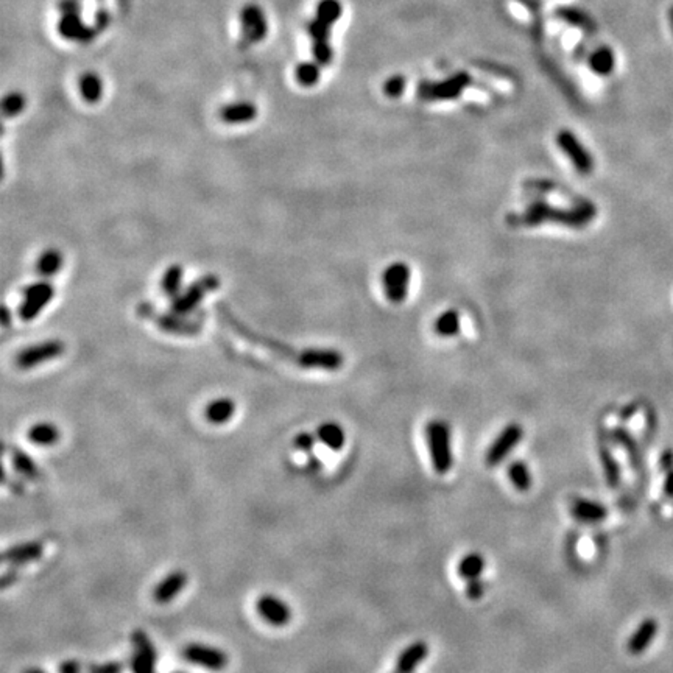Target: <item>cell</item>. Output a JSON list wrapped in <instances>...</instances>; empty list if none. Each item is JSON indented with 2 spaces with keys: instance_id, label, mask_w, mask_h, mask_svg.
Returning <instances> with one entry per match:
<instances>
[{
  "instance_id": "7402d4cb",
  "label": "cell",
  "mask_w": 673,
  "mask_h": 673,
  "mask_svg": "<svg viewBox=\"0 0 673 673\" xmlns=\"http://www.w3.org/2000/svg\"><path fill=\"white\" fill-rule=\"evenodd\" d=\"M658 633V624L655 619H646L639 625V628L633 633L632 638L628 641V651L632 655H641L648 648V646L653 642L655 636Z\"/></svg>"
},
{
  "instance_id": "74e56055",
  "label": "cell",
  "mask_w": 673,
  "mask_h": 673,
  "mask_svg": "<svg viewBox=\"0 0 673 673\" xmlns=\"http://www.w3.org/2000/svg\"><path fill=\"white\" fill-rule=\"evenodd\" d=\"M27 105V100L20 92H10L6 94L2 100V111L5 117H16L24 111Z\"/></svg>"
},
{
  "instance_id": "603a6c76",
  "label": "cell",
  "mask_w": 673,
  "mask_h": 673,
  "mask_svg": "<svg viewBox=\"0 0 673 673\" xmlns=\"http://www.w3.org/2000/svg\"><path fill=\"white\" fill-rule=\"evenodd\" d=\"M589 68L600 77L610 75L616 68V56H614L613 49L606 46L597 47L589 56Z\"/></svg>"
},
{
  "instance_id": "b9f144b4",
  "label": "cell",
  "mask_w": 673,
  "mask_h": 673,
  "mask_svg": "<svg viewBox=\"0 0 673 673\" xmlns=\"http://www.w3.org/2000/svg\"><path fill=\"white\" fill-rule=\"evenodd\" d=\"M88 672L89 673H122L124 672V664L117 661L105 662V664H89Z\"/></svg>"
},
{
  "instance_id": "5bb4252c",
  "label": "cell",
  "mask_w": 673,
  "mask_h": 673,
  "mask_svg": "<svg viewBox=\"0 0 673 673\" xmlns=\"http://www.w3.org/2000/svg\"><path fill=\"white\" fill-rule=\"evenodd\" d=\"M58 33H60L64 39L77 41V42H91L96 34L98 33L97 27L86 25L82 16H79V10L63 13V16L58 23Z\"/></svg>"
},
{
  "instance_id": "52a82bcc",
  "label": "cell",
  "mask_w": 673,
  "mask_h": 673,
  "mask_svg": "<svg viewBox=\"0 0 673 673\" xmlns=\"http://www.w3.org/2000/svg\"><path fill=\"white\" fill-rule=\"evenodd\" d=\"M410 267L405 262H393L382 271V287L388 301L401 304L407 298L410 284Z\"/></svg>"
},
{
  "instance_id": "7dc6e473",
  "label": "cell",
  "mask_w": 673,
  "mask_h": 673,
  "mask_svg": "<svg viewBox=\"0 0 673 673\" xmlns=\"http://www.w3.org/2000/svg\"><path fill=\"white\" fill-rule=\"evenodd\" d=\"M14 580H16V572H14V570H8V572H5L4 577H2V588H8L10 583H13Z\"/></svg>"
},
{
  "instance_id": "9a60e30c",
  "label": "cell",
  "mask_w": 673,
  "mask_h": 673,
  "mask_svg": "<svg viewBox=\"0 0 673 673\" xmlns=\"http://www.w3.org/2000/svg\"><path fill=\"white\" fill-rule=\"evenodd\" d=\"M343 361H345V357L340 351L306 348L302 350L300 366L315 368V370H326V371H337L343 366Z\"/></svg>"
},
{
  "instance_id": "4dcf8cb0",
  "label": "cell",
  "mask_w": 673,
  "mask_h": 673,
  "mask_svg": "<svg viewBox=\"0 0 673 673\" xmlns=\"http://www.w3.org/2000/svg\"><path fill=\"white\" fill-rule=\"evenodd\" d=\"M28 440L39 446H52L60 440V430L50 423H39L28 430Z\"/></svg>"
},
{
  "instance_id": "d6a6232c",
  "label": "cell",
  "mask_w": 673,
  "mask_h": 673,
  "mask_svg": "<svg viewBox=\"0 0 673 673\" xmlns=\"http://www.w3.org/2000/svg\"><path fill=\"white\" fill-rule=\"evenodd\" d=\"M11 460H13V466L16 471L24 475L28 480H36L39 477V469L34 465L33 459L28 455L27 452L20 451V449L14 447V451L11 452Z\"/></svg>"
},
{
  "instance_id": "30bf717a",
  "label": "cell",
  "mask_w": 673,
  "mask_h": 673,
  "mask_svg": "<svg viewBox=\"0 0 673 673\" xmlns=\"http://www.w3.org/2000/svg\"><path fill=\"white\" fill-rule=\"evenodd\" d=\"M556 143H558L563 153L570 159V162H572L578 173L588 175V173H591L592 169H594V158H592L588 148L578 141V137L572 132L561 129V132L556 134Z\"/></svg>"
},
{
  "instance_id": "bcb514c9",
  "label": "cell",
  "mask_w": 673,
  "mask_h": 673,
  "mask_svg": "<svg viewBox=\"0 0 673 673\" xmlns=\"http://www.w3.org/2000/svg\"><path fill=\"white\" fill-rule=\"evenodd\" d=\"M664 493L667 496H673V469H670L667 477L664 482Z\"/></svg>"
},
{
  "instance_id": "f35d334b",
  "label": "cell",
  "mask_w": 673,
  "mask_h": 673,
  "mask_svg": "<svg viewBox=\"0 0 673 673\" xmlns=\"http://www.w3.org/2000/svg\"><path fill=\"white\" fill-rule=\"evenodd\" d=\"M155 664H156V661H153L148 656H143L141 653H137V651H134V655L132 658L133 673H156L155 672Z\"/></svg>"
},
{
  "instance_id": "d6986e66",
  "label": "cell",
  "mask_w": 673,
  "mask_h": 673,
  "mask_svg": "<svg viewBox=\"0 0 673 673\" xmlns=\"http://www.w3.org/2000/svg\"><path fill=\"white\" fill-rule=\"evenodd\" d=\"M570 515H572L580 523H600L608 516L606 506L598 502L588 501V499L577 497L570 505Z\"/></svg>"
},
{
  "instance_id": "8d00e7d4",
  "label": "cell",
  "mask_w": 673,
  "mask_h": 673,
  "mask_svg": "<svg viewBox=\"0 0 673 673\" xmlns=\"http://www.w3.org/2000/svg\"><path fill=\"white\" fill-rule=\"evenodd\" d=\"M343 6L338 0H320L316 5V16L331 24H335L342 18Z\"/></svg>"
},
{
  "instance_id": "ffe728a7",
  "label": "cell",
  "mask_w": 673,
  "mask_h": 673,
  "mask_svg": "<svg viewBox=\"0 0 673 673\" xmlns=\"http://www.w3.org/2000/svg\"><path fill=\"white\" fill-rule=\"evenodd\" d=\"M427 655H429V647L425 642H414L405 648L402 653L397 656L396 672L397 673H414L415 669L421 664Z\"/></svg>"
},
{
  "instance_id": "1f68e13d",
  "label": "cell",
  "mask_w": 673,
  "mask_h": 673,
  "mask_svg": "<svg viewBox=\"0 0 673 673\" xmlns=\"http://www.w3.org/2000/svg\"><path fill=\"white\" fill-rule=\"evenodd\" d=\"M485 569V560L480 553H469L466 556H463L461 561L459 563L457 572L461 578L465 580H474V578H480L482 572Z\"/></svg>"
},
{
  "instance_id": "816d5d0a",
  "label": "cell",
  "mask_w": 673,
  "mask_h": 673,
  "mask_svg": "<svg viewBox=\"0 0 673 673\" xmlns=\"http://www.w3.org/2000/svg\"><path fill=\"white\" fill-rule=\"evenodd\" d=\"M177 673H183V672H177Z\"/></svg>"
},
{
  "instance_id": "5b68a950",
  "label": "cell",
  "mask_w": 673,
  "mask_h": 673,
  "mask_svg": "<svg viewBox=\"0 0 673 673\" xmlns=\"http://www.w3.org/2000/svg\"><path fill=\"white\" fill-rule=\"evenodd\" d=\"M469 84H471V77H469V74H466V72H459V74L452 75L451 78H446L443 82L421 83L418 88V96L419 98L427 101L452 100L457 98Z\"/></svg>"
},
{
  "instance_id": "7bdbcfd3",
  "label": "cell",
  "mask_w": 673,
  "mask_h": 673,
  "mask_svg": "<svg viewBox=\"0 0 673 673\" xmlns=\"http://www.w3.org/2000/svg\"><path fill=\"white\" fill-rule=\"evenodd\" d=\"M485 592V583L480 580V578H474V580H469L466 586V596L471 600H479Z\"/></svg>"
},
{
  "instance_id": "277c9868",
  "label": "cell",
  "mask_w": 673,
  "mask_h": 673,
  "mask_svg": "<svg viewBox=\"0 0 673 673\" xmlns=\"http://www.w3.org/2000/svg\"><path fill=\"white\" fill-rule=\"evenodd\" d=\"M55 286L49 279L42 278L24 288V300L19 306V316L24 321H32L38 316L47 304L53 300Z\"/></svg>"
},
{
  "instance_id": "4fadbf2b",
  "label": "cell",
  "mask_w": 673,
  "mask_h": 673,
  "mask_svg": "<svg viewBox=\"0 0 673 673\" xmlns=\"http://www.w3.org/2000/svg\"><path fill=\"white\" fill-rule=\"evenodd\" d=\"M183 658L191 664L201 665L209 670H222L228 664V656L223 651L203 646V643H189L183 650Z\"/></svg>"
},
{
  "instance_id": "2e32d148",
  "label": "cell",
  "mask_w": 673,
  "mask_h": 673,
  "mask_svg": "<svg viewBox=\"0 0 673 673\" xmlns=\"http://www.w3.org/2000/svg\"><path fill=\"white\" fill-rule=\"evenodd\" d=\"M256 610L260 617H264L270 625H274V627H284L292 619L290 606L271 594H265L262 597H259L256 603Z\"/></svg>"
},
{
  "instance_id": "c3c4849f",
  "label": "cell",
  "mask_w": 673,
  "mask_h": 673,
  "mask_svg": "<svg viewBox=\"0 0 673 673\" xmlns=\"http://www.w3.org/2000/svg\"><path fill=\"white\" fill-rule=\"evenodd\" d=\"M2 324L5 326V328L10 324V310L6 306H4L2 309Z\"/></svg>"
},
{
  "instance_id": "d590c367",
  "label": "cell",
  "mask_w": 673,
  "mask_h": 673,
  "mask_svg": "<svg viewBox=\"0 0 673 673\" xmlns=\"http://www.w3.org/2000/svg\"><path fill=\"white\" fill-rule=\"evenodd\" d=\"M600 460H602L603 473H605L608 485H610V488H617L620 483V468L617 465L616 459L613 457L611 452H608L606 449H603V451L600 452Z\"/></svg>"
},
{
  "instance_id": "836d02e7",
  "label": "cell",
  "mask_w": 673,
  "mask_h": 673,
  "mask_svg": "<svg viewBox=\"0 0 673 673\" xmlns=\"http://www.w3.org/2000/svg\"><path fill=\"white\" fill-rule=\"evenodd\" d=\"M508 479L511 480L513 485H515V488H516L518 491H523V493H525V491H528V489H530V487H532L530 469H528V466L525 465V463L520 461V460H516V461L510 463V466H508Z\"/></svg>"
},
{
  "instance_id": "8fae6325",
  "label": "cell",
  "mask_w": 673,
  "mask_h": 673,
  "mask_svg": "<svg viewBox=\"0 0 673 673\" xmlns=\"http://www.w3.org/2000/svg\"><path fill=\"white\" fill-rule=\"evenodd\" d=\"M334 24L328 23L321 18H315L310 20L307 30L312 39V53L315 61L320 66H329L332 61V47H331V28Z\"/></svg>"
},
{
  "instance_id": "ba28073f",
  "label": "cell",
  "mask_w": 673,
  "mask_h": 673,
  "mask_svg": "<svg viewBox=\"0 0 673 673\" xmlns=\"http://www.w3.org/2000/svg\"><path fill=\"white\" fill-rule=\"evenodd\" d=\"M66 352V343L61 340H46L20 351L16 356V365L23 370H30L49 360L61 357Z\"/></svg>"
},
{
  "instance_id": "ee69618b",
  "label": "cell",
  "mask_w": 673,
  "mask_h": 673,
  "mask_svg": "<svg viewBox=\"0 0 673 673\" xmlns=\"http://www.w3.org/2000/svg\"><path fill=\"white\" fill-rule=\"evenodd\" d=\"M60 673H79V664L78 661H66L60 665Z\"/></svg>"
},
{
  "instance_id": "ab89813d",
  "label": "cell",
  "mask_w": 673,
  "mask_h": 673,
  "mask_svg": "<svg viewBox=\"0 0 673 673\" xmlns=\"http://www.w3.org/2000/svg\"><path fill=\"white\" fill-rule=\"evenodd\" d=\"M404 91H405V78L402 75L390 77L387 82L383 83V92H385V96L392 98L402 96Z\"/></svg>"
},
{
  "instance_id": "9c48e42d",
  "label": "cell",
  "mask_w": 673,
  "mask_h": 673,
  "mask_svg": "<svg viewBox=\"0 0 673 673\" xmlns=\"http://www.w3.org/2000/svg\"><path fill=\"white\" fill-rule=\"evenodd\" d=\"M137 312H139L141 316L148 318V320L155 321L158 324V328L164 329L165 332H170V334H178V335H193L200 332L201 326L195 321L186 320L183 315H178L175 312L172 314H156V310L153 306H148V304H141L137 307Z\"/></svg>"
},
{
  "instance_id": "d4e9b609",
  "label": "cell",
  "mask_w": 673,
  "mask_h": 673,
  "mask_svg": "<svg viewBox=\"0 0 673 673\" xmlns=\"http://www.w3.org/2000/svg\"><path fill=\"white\" fill-rule=\"evenodd\" d=\"M345 437L343 427L334 421L323 423L316 430V438L332 451H340L345 446Z\"/></svg>"
},
{
  "instance_id": "484cf974",
  "label": "cell",
  "mask_w": 673,
  "mask_h": 673,
  "mask_svg": "<svg viewBox=\"0 0 673 673\" xmlns=\"http://www.w3.org/2000/svg\"><path fill=\"white\" fill-rule=\"evenodd\" d=\"M555 16L561 19L563 23L569 24L570 27H577L582 28L584 32H596V24L589 14H586L584 11L572 8V6H564V8H558L555 13Z\"/></svg>"
},
{
  "instance_id": "44dd1931",
  "label": "cell",
  "mask_w": 673,
  "mask_h": 673,
  "mask_svg": "<svg viewBox=\"0 0 673 673\" xmlns=\"http://www.w3.org/2000/svg\"><path fill=\"white\" fill-rule=\"evenodd\" d=\"M42 550H44V547L38 541L23 542V544L6 549L2 555V560L8 564H25L41 558Z\"/></svg>"
},
{
  "instance_id": "f6af8a7d",
  "label": "cell",
  "mask_w": 673,
  "mask_h": 673,
  "mask_svg": "<svg viewBox=\"0 0 673 673\" xmlns=\"http://www.w3.org/2000/svg\"><path fill=\"white\" fill-rule=\"evenodd\" d=\"M672 466H673V454L670 451H665L661 457V468L667 471V469H670Z\"/></svg>"
},
{
  "instance_id": "e575fe53",
  "label": "cell",
  "mask_w": 673,
  "mask_h": 673,
  "mask_svg": "<svg viewBox=\"0 0 673 673\" xmlns=\"http://www.w3.org/2000/svg\"><path fill=\"white\" fill-rule=\"evenodd\" d=\"M295 77L296 82L304 86V88L315 86L318 79H320V64L316 61H304L296 66Z\"/></svg>"
},
{
  "instance_id": "f1b7e54d",
  "label": "cell",
  "mask_w": 673,
  "mask_h": 673,
  "mask_svg": "<svg viewBox=\"0 0 673 673\" xmlns=\"http://www.w3.org/2000/svg\"><path fill=\"white\" fill-rule=\"evenodd\" d=\"M433 331L444 338L457 335L460 332V314L455 309L444 310L433 323Z\"/></svg>"
},
{
  "instance_id": "6da1fadb",
  "label": "cell",
  "mask_w": 673,
  "mask_h": 673,
  "mask_svg": "<svg viewBox=\"0 0 673 673\" xmlns=\"http://www.w3.org/2000/svg\"><path fill=\"white\" fill-rule=\"evenodd\" d=\"M596 217V207L591 203L572 209H555L546 203H533L523 215V222L527 224H538L544 220H553L566 224L570 228H583Z\"/></svg>"
},
{
  "instance_id": "cb8c5ba5",
  "label": "cell",
  "mask_w": 673,
  "mask_h": 673,
  "mask_svg": "<svg viewBox=\"0 0 673 673\" xmlns=\"http://www.w3.org/2000/svg\"><path fill=\"white\" fill-rule=\"evenodd\" d=\"M236 411V404L229 399V397H220V399L212 401L211 404L206 407V419L209 423H212L215 425H220L228 423L231 418H233Z\"/></svg>"
},
{
  "instance_id": "681fc988",
  "label": "cell",
  "mask_w": 673,
  "mask_h": 673,
  "mask_svg": "<svg viewBox=\"0 0 673 673\" xmlns=\"http://www.w3.org/2000/svg\"><path fill=\"white\" fill-rule=\"evenodd\" d=\"M669 24H670V30H672V34H673V5L669 8Z\"/></svg>"
},
{
  "instance_id": "3957f363",
  "label": "cell",
  "mask_w": 673,
  "mask_h": 673,
  "mask_svg": "<svg viewBox=\"0 0 673 673\" xmlns=\"http://www.w3.org/2000/svg\"><path fill=\"white\" fill-rule=\"evenodd\" d=\"M219 287H220L219 276H215V274H206V276H203L201 279L192 282V284L187 287L184 292H181L177 298H173L170 310L183 316L191 315L197 310L201 301L205 300V296L207 293L215 292Z\"/></svg>"
},
{
  "instance_id": "7c38bea8",
  "label": "cell",
  "mask_w": 673,
  "mask_h": 673,
  "mask_svg": "<svg viewBox=\"0 0 673 673\" xmlns=\"http://www.w3.org/2000/svg\"><path fill=\"white\" fill-rule=\"evenodd\" d=\"M241 23L243 39L248 44L262 41L267 36V32H269V23H267L265 13L255 4L243 6V10L241 11Z\"/></svg>"
},
{
  "instance_id": "ac0fdd59",
  "label": "cell",
  "mask_w": 673,
  "mask_h": 673,
  "mask_svg": "<svg viewBox=\"0 0 673 673\" xmlns=\"http://www.w3.org/2000/svg\"><path fill=\"white\" fill-rule=\"evenodd\" d=\"M219 115L224 124H248L257 117V106L251 101H237V103L222 106Z\"/></svg>"
},
{
  "instance_id": "83f0119b",
  "label": "cell",
  "mask_w": 673,
  "mask_h": 673,
  "mask_svg": "<svg viewBox=\"0 0 673 673\" xmlns=\"http://www.w3.org/2000/svg\"><path fill=\"white\" fill-rule=\"evenodd\" d=\"M79 94L84 101L94 105L98 103L101 96H103V82L101 78L94 74V72H86L83 77L79 78Z\"/></svg>"
},
{
  "instance_id": "f546056e",
  "label": "cell",
  "mask_w": 673,
  "mask_h": 673,
  "mask_svg": "<svg viewBox=\"0 0 673 673\" xmlns=\"http://www.w3.org/2000/svg\"><path fill=\"white\" fill-rule=\"evenodd\" d=\"M183 274L184 270L183 267L175 264L170 265L165 273L162 274L161 279V290L165 296L169 298H177V296L181 293V284H183Z\"/></svg>"
},
{
  "instance_id": "60d3db41",
  "label": "cell",
  "mask_w": 673,
  "mask_h": 673,
  "mask_svg": "<svg viewBox=\"0 0 673 673\" xmlns=\"http://www.w3.org/2000/svg\"><path fill=\"white\" fill-rule=\"evenodd\" d=\"M293 444H295L296 449H298V451L310 452V451H314L315 437L312 435V433H309V432H301V433H298V435L295 437Z\"/></svg>"
},
{
  "instance_id": "e0dca14e",
  "label": "cell",
  "mask_w": 673,
  "mask_h": 673,
  "mask_svg": "<svg viewBox=\"0 0 673 673\" xmlns=\"http://www.w3.org/2000/svg\"><path fill=\"white\" fill-rule=\"evenodd\" d=\"M187 583V575L183 570H175L169 574L162 582H159L153 591V598L156 603L165 605L175 598Z\"/></svg>"
},
{
  "instance_id": "8992f818",
  "label": "cell",
  "mask_w": 673,
  "mask_h": 673,
  "mask_svg": "<svg viewBox=\"0 0 673 673\" xmlns=\"http://www.w3.org/2000/svg\"><path fill=\"white\" fill-rule=\"evenodd\" d=\"M524 437V430L518 423H510L505 429L499 433L496 440L491 443L489 449L485 454V465L488 468H496L515 451L519 441Z\"/></svg>"
},
{
  "instance_id": "f907efd6",
  "label": "cell",
  "mask_w": 673,
  "mask_h": 673,
  "mask_svg": "<svg viewBox=\"0 0 673 673\" xmlns=\"http://www.w3.org/2000/svg\"><path fill=\"white\" fill-rule=\"evenodd\" d=\"M24 673H46V672H42V670H39V669H28V670H25Z\"/></svg>"
},
{
  "instance_id": "7a4b0ae2",
  "label": "cell",
  "mask_w": 673,
  "mask_h": 673,
  "mask_svg": "<svg viewBox=\"0 0 673 673\" xmlns=\"http://www.w3.org/2000/svg\"><path fill=\"white\" fill-rule=\"evenodd\" d=\"M425 440L435 473L440 475L447 474L454 465L451 427L441 419H433L425 427Z\"/></svg>"
},
{
  "instance_id": "4316f807",
  "label": "cell",
  "mask_w": 673,
  "mask_h": 673,
  "mask_svg": "<svg viewBox=\"0 0 673 673\" xmlns=\"http://www.w3.org/2000/svg\"><path fill=\"white\" fill-rule=\"evenodd\" d=\"M63 269V255L55 248H50L42 252L38 262H36V271L39 273L41 278L50 279L58 274Z\"/></svg>"
}]
</instances>
